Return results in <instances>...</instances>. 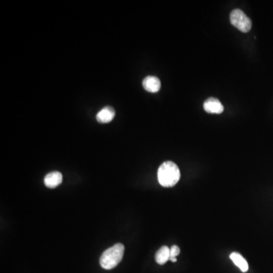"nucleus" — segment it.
I'll list each match as a JSON object with an SVG mask.
<instances>
[{
	"instance_id": "obj_8",
	"label": "nucleus",
	"mask_w": 273,
	"mask_h": 273,
	"mask_svg": "<svg viewBox=\"0 0 273 273\" xmlns=\"http://www.w3.org/2000/svg\"><path fill=\"white\" fill-rule=\"evenodd\" d=\"M170 258V249L167 246H163L156 253L155 259L157 263L164 265Z\"/></svg>"
},
{
	"instance_id": "obj_4",
	"label": "nucleus",
	"mask_w": 273,
	"mask_h": 273,
	"mask_svg": "<svg viewBox=\"0 0 273 273\" xmlns=\"http://www.w3.org/2000/svg\"><path fill=\"white\" fill-rule=\"evenodd\" d=\"M203 109L208 113L221 114L224 111V106L218 99L211 97L204 102Z\"/></svg>"
},
{
	"instance_id": "obj_9",
	"label": "nucleus",
	"mask_w": 273,
	"mask_h": 273,
	"mask_svg": "<svg viewBox=\"0 0 273 273\" xmlns=\"http://www.w3.org/2000/svg\"><path fill=\"white\" fill-rule=\"evenodd\" d=\"M231 259L232 262L243 271V272H246L248 270V263H247L246 259L241 256L240 253H232L230 255Z\"/></svg>"
},
{
	"instance_id": "obj_5",
	"label": "nucleus",
	"mask_w": 273,
	"mask_h": 273,
	"mask_svg": "<svg viewBox=\"0 0 273 273\" xmlns=\"http://www.w3.org/2000/svg\"><path fill=\"white\" fill-rule=\"evenodd\" d=\"M143 87L148 92L157 93L161 88V82L156 76H148L144 79Z\"/></svg>"
},
{
	"instance_id": "obj_6",
	"label": "nucleus",
	"mask_w": 273,
	"mask_h": 273,
	"mask_svg": "<svg viewBox=\"0 0 273 273\" xmlns=\"http://www.w3.org/2000/svg\"><path fill=\"white\" fill-rule=\"evenodd\" d=\"M62 182V175L59 172H52L46 175L44 184L49 188H55Z\"/></svg>"
},
{
	"instance_id": "obj_2",
	"label": "nucleus",
	"mask_w": 273,
	"mask_h": 273,
	"mask_svg": "<svg viewBox=\"0 0 273 273\" xmlns=\"http://www.w3.org/2000/svg\"><path fill=\"white\" fill-rule=\"evenodd\" d=\"M124 253V246L120 243L105 250L100 259L102 268L107 270L115 268L121 262Z\"/></svg>"
},
{
	"instance_id": "obj_10",
	"label": "nucleus",
	"mask_w": 273,
	"mask_h": 273,
	"mask_svg": "<svg viewBox=\"0 0 273 273\" xmlns=\"http://www.w3.org/2000/svg\"><path fill=\"white\" fill-rule=\"evenodd\" d=\"M179 247L176 245L172 246L170 248V258H169V260H171L173 262H177L176 256H178V255H179Z\"/></svg>"
},
{
	"instance_id": "obj_1",
	"label": "nucleus",
	"mask_w": 273,
	"mask_h": 273,
	"mask_svg": "<svg viewBox=\"0 0 273 273\" xmlns=\"http://www.w3.org/2000/svg\"><path fill=\"white\" fill-rule=\"evenodd\" d=\"M159 183L164 187L175 186L181 178L179 168L172 161L164 162L158 169Z\"/></svg>"
},
{
	"instance_id": "obj_7",
	"label": "nucleus",
	"mask_w": 273,
	"mask_h": 273,
	"mask_svg": "<svg viewBox=\"0 0 273 273\" xmlns=\"http://www.w3.org/2000/svg\"><path fill=\"white\" fill-rule=\"evenodd\" d=\"M115 115V109L111 106H106L97 115V120L100 123H109L112 121Z\"/></svg>"
},
{
	"instance_id": "obj_3",
	"label": "nucleus",
	"mask_w": 273,
	"mask_h": 273,
	"mask_svg": "<svg viewBox=\"0 0 273 273\" xmlns=\"http://www.w3.org/2000/svg\"><path fill=\"white\" fill-rule=\"evenodd\" d=\"M230 22L233 26L243 33H247L252 28V22L241 10H234L230 14Z\"/></svg>"
}]
</instances>
